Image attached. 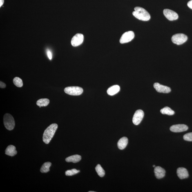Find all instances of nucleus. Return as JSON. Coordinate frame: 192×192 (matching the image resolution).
Segmentation results:
<instances>
[{"instance_id": "4468645a", "label": "nucleus", "mask_w": 192, "mask_h": 192, "mask_svg": "<svg viewBox=\"0 0 192 192\" xmlns=\"http://www.w3.org/2000/svg\"><path fill=\"white\" fill-rule=\"evenodd\" d=\"M17 151L16 150V147L15 146L10 145H9L6 148L5 151V153L6 155L10 156L13 157L17 155Z\"/></svg>"}, {"instance_id": "aec40b11", "label": "nucleus", "mask_w": 192, "mask_h": 192, "mask_svg": "<svg viewBox=\"0 0 192 192\" xmlns=\"http://www.w3.org/2000/svg\"><path fill=\"white\" fill-rule=\"evenodd\" d=\"M51 165V163L47 162L43 164L41 168L40 171L42 173H46L50 171V168Z\"/></svg>"}, {"instance_id": "423d86ee", "label": "nucleus", "mask_w": 192, "mask_h": 192, "mask_svg": "<svg viewBox=\"0 0 192 192\" xmlns=\"http://www.w3.org/2000/svg\"><path fill=\"white\" fill-rule=\"evenodd\" d=\"M135 37V34L133 31H128L125 32L119 40L121 44L127 43L131 41Z\"/></svg>"}, {"instance_id": "ddd939ff", "label": "nucleus", "mask_w": 192, "mask_h": 192, "mask_svg": "<svg viewBox=\"0 0 192 192\" xmlns=\"http://www.w3.org/2000/svg\"><path fill=\"white\" fill-rule=\"evenodd\" d=\"M177 176L180 179H183L188 178L189 177L187 170L184 168H179L177 170Z\"/></svg>"}, {"instance_id": "9d476101", "label": "nucleus", "mask_w": 192, "mask_h": 192, "mask_svg": "<svg viewBox=\"0 0 192 192\" xmlns=\"http://www.w3.org/2000/svg\"><path fill=\"white\" fill-rule=\"evenodd\" d=\"M153 86L156 90L159 93H168L171 91V89L169 87L163 86L159 83H155Z\"/></svg>"}, {"instance_id": "cd10ccee", "label": "nucleus", "mask_w": 192, "mask_h": 192, "mask_svg": "<svg viewBox=\"0 0 192 192\" xmlns=\"http://www.w3.org/2000/svg\"><path fill=\"white\" fill-rule=\"evenodd\" d=\"M4 3V0H0V7H1Z\"/></svg>"}, {"instance_id": "f3484780", "label": "nucleus", "mask_w": 192, "mask_h": 192, "mask_svg": "<svg viewBox=\"0 0 192 192\" xmlns=\"http://www.w3.org/2000/svg\"><path fill=\"white\" fill-rule=\"evenodd\" d=\"M81 155H75L70 156L66 159V161L67 162H73L76 163L78 162L81 160Z\"/></svg>"}, {"instance_id": "dca6fc26", "label": "nucleus", "mask_w": 192, "mask_h": 192, "mask_svg": "<svg viewBox=\"0 0 192 192\" xmlns=\"http://www.w3.org/2000/svg\"><path fill=\"white\" fill-rule=\"evenodd\" d=\"M120 87L118 85H114L110 87L107 91L108 95L113 96L116 95L119 91Z\"/></svg>"}, {"instance_id": "c756f323", "label": "nucleus", "mask_w": 192, "mask_h": 192, "mask_svg": "<svg viewBox=\"0 0 192 192\" xmlns=\"http://www.w3.org/2000/svg\"><path fill=\"white\" fill-rule=\"evenodd\" d=\"M153 167H155V165H153Z\"/></svg>"}, {"instance_id": "6e6552de", "label": "nucleus", "mask_w": 192, "mask_h": 192, "mask_svg": "<svg viewBox=\"0 0 192 192\" xmlns=\"http://www.w3.org/2000/svg\"><path fill=\"white\" fill-rule=\"evenodd\" d=\"M84 36L81 34H77L74 36L71 40V43L72 46L77 47L79 46L84 41Z\"/></svg>"}, {"instance_id": "20e7f679", "label": "nucleus", "mask_w": 192, "mask_h": 192, "mask_svg": "<svg viewBox=\"0 0 192 192\" xmlns=\"http://www.w3.org/2000/svg\"><path fill=\"white\" fill-rule=\"evenodd\" d=\"M65 93L68 95L73 96L81 95L83 92L82 88L78 86H69L64 89Z\"/></svg>"}, {"instance_id": "2eb2a0df", "label": "nucleus", "mask_w": 192, "mask_h": 192, "mask_svg": "<svg viewBox=\"0 0 192 192\" xmlns=\"http://www.w3.org/2000/svg\"><path fill=\"white\" fill-rule=\"evenodd\" d=\"M128 143V139L127 138L123 137L119 139L117 143L118 147L119 149H124L127 146Z\"/></svg>"}, {"instance_id": "5701e85b", "label": "nucleus", "mask_w": 192, "mask_h": 192, "mask_svg": "<svg viewBox=\"0 0 192 192\" xmlns=\"http://www.w3.org/2000/svg\"><path fill=\"white\" fill-rule=\"evenodd\" d=\"M80 171L75 169H73L70 170H68L65 172V174L68 176H71L75 175L78 173Z\"/></svg>"}, {"instance_id": "6ab92c4d", "label": "nucleus", "mask_w": 192, "mask_h": 192, "mask_svg": "<svg viewBox=\"0 0 192 192\" xmlns=\"http://www.w3.org/2000/svg\"><path fill=\"white\" fill-rule=\"evenodd\" d=\"M160 111L163 114H166L168 115H173L175 114L174 111L168 107H165L161 109Z\"/></svg>"}, {"instance_id": "a878e982", "label": "nucleus", "mask_w": 192, "mask_h": 192, "mask_svg": "<svg viewBox=\"0 0 192 192\" xmlns=\"http://www.w3.org/2000/svg\"><path fill=\"white\" fill-rule=\"evenodd\" d=\"M6 84L4 83L2 81H1V82H0V87L1 88H4L6 87Z\"/></svg>"}, {"instance_id": "4be33fe9", "label": "nucleus", "mask_w": 192, "mask_h": 192, "mask_svg": "<svg viewBox=\"0 0 192 192\" xmlns=\"http://www.w3.org/2000/svg\"><path fill=\"white\" fill-rule=\"evenodd\" d=\"M13 81L14 85L18 87H21L23 86V81L19 77H16L14 78Z\"/></svg>"}, {"instance_id": "f03ea898", "label": "nucleus", "mask_w": 192, "mask_h": 192, "mask_svg": "<svg viewBox=\"0 0 192 192\" xmlns=\"http://www.w3.org/2000/svg\"><path fill=\"white\" fill-rule=\"evenodd\" d=\"M135 11L133 12L134 17L141 21H147L151 19V16L148 12L144 8L141 7H136Z\"/></svg>"}, {"instance_id": "f257e3e1", "label": "nucleus", "mask_w": 192, "mask_h": 192, "mask_svg": "<svg viewBox=\"0 0 192 192\" xmlns=\"http://www.w3.org/2000/svg\"><path fill=\"white\" fill-rule=\"evenodd\" d=\"M58 125L56 124L51 125L45 130L43 136V141L45 144H48L53 137L58 128Z\"/></svg>"}, {"instance_id": "b1692460", "label": "nucleus", "mask_w": 192, "mask_h": 192, "mask_svg": "<svg viewBox=\"0 0 192 192\" xmlns=\"http://www.w3.org/2000/svg\"><path fill=\"white\" fill-rule=\"evenodd\" d=\"M184 139L188 141H192V133L186 134L184 136Z\"/></svg>"}, {"instance_id": "39448f33", "label": "nucleus", "mask_w": 192, "mask_h": 192, "mask_svg": "<svg viewBox=\"0 0 192 192\" xmlns=\"http://www.w3.org/2000/svg\"><path fill=\"white\" fill-rule=\"evenodd\" d=\"M187 36L183 34H177L174 35L171 38L172 42L177 45H180L187 40Z\"/></svg>"}, {"instance_id": "f8f14e48", "label": "nucleus", "mask_w": 192, "mask_h": 192, "mask_svg": "<svg viewBox=\"0 0 192 192\" xmlns=\"http://www.w3.org/2000/svg\"><path fill=\"white\" fill-rule=\"evenodd\" d=\"M154 172L156 177L158 179H160L163 178L165 175L166 171L163 168L157 166L155 168Z\"/></svg>"}, {"instance_id": "1a4fd4ad", "label": "nucleus", "mask_w": 192, "mask_h": 192, "mask_svg": "<svg viewBox=\"0 0 192 192\" xmlns=\"http://www.w3.org/2000/svg\"><path fill=\"white\" fill-rule=\"evenodd\" d=\"M164 15L170 21H173L178 18V14L175 12L169 9H165L163 10Z\"/></svg>"}, {"instance_id": "bb28decb", "label": "nucleus", "mask_w": 192, "mask_h": 192, "mask_svg": "<svg viewBox=\"0 0 192 192\" xmlns=\"http://www.w3.org/2000/svg\"><path fill=\"white\" fill-rule=\"evenodd\" d=\"M187 5L188 7L192 10V0L188 2Z\"/></svg>"}, {"instance_id": "c85d7f7f", "label": "nucleus", "mask_w": 192, "mask_h": 192, "mask_svg": "<svg viewBox=\"0 0 192 192\" xmlns=\"http://www.w3.org/2000/svg\"><path fill=\"white\" fill-rule=\"evenodd\" d=\"M89 192H95V191H89Z\"/></svg>"}, {"instance_id": "393cba45", "label": "nucleus", "mask_w": 192, "mask_h": 192, "mask_svg": "<svg viewBox=\"0 0 192 192\" xmlns=\"http://www.w3.org/2000/svg\"><path fill=\"white\" fill-rule=\"evenodd\" d=\"M47 54H48V57L50 60L52 59V55L51 52L49 50H48L47 52Z\"/></svg>"}, {"instance_id": "412c9836", "label": "nucleus", "mask_w": 192, "mask_h": 192, "mask_svg": "<svg viewBox=\"0 0 192 192\" xmlns=\"http://www.w3.org/2000/svg\"><path fill=\"white\" fill-rule=\"evenodd\" d=\"M95 169L96 172L99 177H103L105 175V171L104 169L101 167L100 165H97Z\"/></svg>"}, {"instance_id": "7ed1b4c3", "label": "nucleus", "mask_w": 192, "mask_h": 192, "mask_svg": "<svg viewBox=\"0 0 192 192\" xmlns=\"http://www.w3.org/2000/svg\"><path fill=\"white\" fill-rule=\"evenodd\" d=\"M3 121L4 126L7 130L11 131L15 127V121L13 117L10 114L7 113L4 115Z\"/></svg>"}, {"instance_id": "0eeeda50", "label": "nucleus", "mask_w": 192, "mask_h": 192, "mask_svg": "<svg viewBox=\"0 0 192 192\" xmlns=\"http://www.w3.org/2000/svg\"><path fill=\"white\" fill-rule=\"evenodd\" d=\"M144 116V111L141 110H138L135 112L133 119V124L136 125H139L142 121Z\"/></svg>"}, {"instance_id": "a211bd4d", "label": "nucleus", "mask_w": 192, "mask_h": 192, "mask_svg": "<svg viewBox=\"0 0 192 192\" xmlns=\"http://www.w3.org/2000/svg\"><path fill=\"white\" fill-rule=\"evenodd\" d=\"M50 103V100L48 99H41L37 100V104L39 106L40 108L42 106H48Z\"/></svg>"}, {"instance_id": "9b49d317", "label": "nucleus", "mask_w": 192, "mask_h": 192, "mask_svg": "<svg viewBox=\"0 0 192 192\" xmlns=\"http://www.w3.org/2000/svg\"><path fill=\"white\" fill-rule=\"evenodd\" d=\"M188 129V126L184 124L174 125L170 128V130L174 133H180L187 131Z\"/></svg>"}]
</instances>
